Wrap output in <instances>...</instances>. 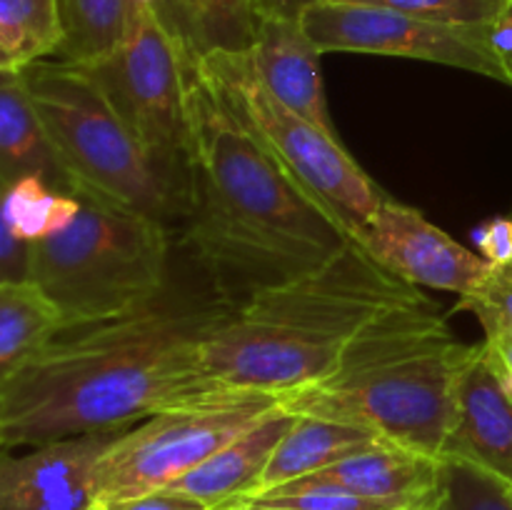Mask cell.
I'll list each match as a JSON object with an SVG mask.
<instances>
[{"label": "cell", "mask_w": 512, "mask_h": 510, "mask_svg": "<svg viewBox=\"0 0 512 510\" xmlns=\"http://www.w3.org/2000/svg\"><path fill=\"white\" fill-rule=\"evenodd\" d=\"M223 308L218 298L165 293L123 318L63 330L0 380L3 448L120 433L135 420L238 390L208 378L200 360V340Z\"/></svg>", "instance_id": "6da1fadb"}, {"label": "cell", "mask_w": 512, "mask_h": 510, "mask_svg": "<svg viewBox=\"0 0 512 510\" xmlns=\"http://www.w3.org/2000/svg\"><path fill=\"white\" fill-rule=\"evenodd\" d=\"M183 240L218 300L238 305L303 275L353 240L238 118L190 53Z\"/></svg>", "instance_id": "7a4b0ae2"}, {"label": "cell", "mask_w": 512, "mask_h": 510, "mask_svg": "<svg viewBox=\"0 0 512 510\" xmlns=\"http://www.w3.org/2000/svg\"><path fill=\"white\" fill-rule=\"evenodd\" d=\"M420 295L353 238L318 268L225 305L200 340L203 370L228 388L285 398L328 378L375 320Z\"/></svg>", "instance_id": "3957f363"}, {"label": "cell", "mask_w": 512, "mask_h": 510, "mask_svg": "<svg viewBox=\"0 0 512 510\" xmlns=\"http://www.w3.org/2000/svg\"><path fill=\"white\" fill-rule=\"evenodd\" d=\"M470 350L448 328L443 308L420 295L375 320L328 378L280 398V408L368 428L443 458L455 378Z\"/></svg>", "instance_id": "277c9868"}, {"label": "cell", "mask_w": 512, "mask_h": 510, "mask_svg": "<svg viewBox=\"0 0 512 510\" xmlns=\"http://www.w3.org/2000/svg\"><path fill=\"white\" fill-rule=\"evenodd\" d=\"M30 103L43 123L73 195L180 228L185 218V173L165 165L85 65L40 60L23 70Z\"/></svg>", "instance_id": "5b68a950"}, {"label": "cell", "mask_w": 512, "mask_h": 510, "mask_svg": "<svg viewBox=\"0 0 512 510\" xmlns=\"http://www.w3.org/2000/svg\"><path fill=\"white\" fill-rule=\"evenodd\" d=\"M80 215L30 248V280L63 310L65 330L123 318L165 295L170 228L78 195Z\"/></svg>", "instance_id": "8992f818"}, {"label": "cell", "mask_w": 512, "mask_h": 510, "mask_svg": "<svg viewBox=\"0 0 512 510\" xmlns=\"http://www.w3.org/2000/svg\"><path fill=\"white\" fill-rule=\"evenodd\" d=\"M198 58L220 85L238 118L355 238L380 208L385 193L355 163L338 135L325 133L323 128L280 103L260 80L250 50L208 53Z\"/></svg>", "instance_id": "52a82bcc"}, {"label": "cell", "mask_w": 512, "mask_h": 510, "mask_svg": "<svg viewBox=\"0 0 512 510\" xmlns=\"http://www.w3.org/2000/svg\"><path fill=\"white\" fill-rule=\"evenodd\" d=\"M275 405H280L275 395L233 390L223 398L163 410L135 430L118 433L100 460V505L168 488Z\"/></svg>", "instance_id": "ba28073f"}, {"label": "cell", "mask_w": 512, "mask_h": 510, "mask_svg": "<svg viewBox=\"0 0 512 510\" xmlns=\"http://www.w3.org/2000/svg\"><path fill=\"white\" fill-rule=\"evenodd\" d=\"M188 63V45L153 8L133 0L118 45L95 63H85L138 138L180 173H185L188 143Z\"/></svg>", "instance_id": "9c48e42d"}, {"label": "cell", "mask_w": 512, "mask_h": 510, "mask_svg": "<svg viewBox=\"0 0 512 510\" xmlns=\"http://www.w3.org/2000/svg\"><path fill=\"white\" fill-rule=\"evenodd\" d=\"M320 53H363L425 60L505 80L488 40V25H458L350 0H320L300 13Z\"/></svg>", "instance_id": "30bf717a"}, {"label": "cell", "mask_w": 512, "mask_h": 510, "mask_svg": "<svg viewBox=\"0 0 512 510\" xmlns=\"http://www.w3.org/2000/svg\"><path fill=\"white\" fill-rule=\"evenodd\" d=\"M360 245L400 280L413 288L470 295L493 270V263L473 253L420 210L388 198L355 235Z\"/></svg>", "instance_id": "8fae6325"}, {"label": "cell", "mask_w": 512, "mask_h": 510, "mask_svg": "<svg viewBox=\"0 0 512 510\" xmlns=\"http://www.w3.org/2000/svg\"><path fill=\"white\" fill-rule=\"evenodd\" d=\"M118 433L73 435L0 460V510H98V468Z\"/></svg>", "instance_id": "7c38bea8"}, {"label": "cell", "mask_w": 512, "mask_h": 510, "mask_svg": "<svg viewBox=\"0 0 512 510\" xmlns=\"http://www.w3.org/2000/svg\"><path fill=\"white\" fill-rule=\"evenodd\" d=\"M443 458L468 460L512 483V385L488 345H473L453 388Z\"/></svg>", "instance_id": "4fadbf2b"}, {"label": "cell", "mask_w": 512, "mask_h": 510, "mask_svg": "<svg viewBox=\"0 0 512 510\" xmlns=\"http://www.w3.org/2000/svg\"><path fill=\"white\" fill-rule=\"evenodd\" d=\"M320 55L323 53L305 33L300 18H283V15L258 18V33L250 48V58L265 88L280 103L308 118L325 133L338 135L325 98Z\"/></svg>", "instance_id": "5bb4252c"}, {"label": "cell", "mask_w": 512, "mask_h": 510, "mask_svg": "<svg viewBox=\"0 0 512 510\" xmlns=\"http://www.w3.org/2000/svg\"><path fill=\"white\" fill-rule=\"evenodd\" d=\"M443 458L378 440L330 468L305 475V483H328L380 500L393 510H425L440 488Z\"/></svg>", "instance_id": "9a60e30c"}, {"label": "cell", "mask_w": 512, "mask_h": 510, "mask_svg": "<svg viewBox=\"0 0 512 510\" xmlns=\"http://www.w3.org/2000/svg\"><path fill=\"white\" fill-rule=\"evenodd\" d=\"M295 420H298V415L275 405L258 423L243 430L238 438L230 440L218 453L210 455L198 468L185 473L183 478H178L168 488L200 500L210 510H218L223 505H233L238 500L248 498L258 488L275 448L288 435Z\"/></svg>", "instance_id": "2e32d148"}, {"label": "cell", "mask_w": 512, "mask_h": 510, "mask_svg": "<svg viewBox=\"0 0 512 510\" xmlns=\"http://www.w3.org/2000/svg\"><path fill=\"white\" fill-rule=\"evenodd\" d=\"M40 175L50 188L70 193L43 123L30 103L23 73L0 70V183Z\"/></svg>", "instance_id": "e0dca14e"}, {"label": "cell", "mask_w": 512, "mask_h": 510, "mask_svg": "<svg viewBox=\"0 0 512 510\" xmlns=\"http://www.w3.org/2000/svg\"><path fill=\"white\" fill-rule=\"evenodd\" d=\"M378 440L385 438H380V435H375L373 430L368 428L298 415L293 428L288 430V435H285V438L280 440L278 448H275L273 458H270L258 488L243 500H250L255 498V495H263L268 493V490L280 488V485L293 483V480L305 478V475H313L318 473V470L330 468V465L340 463V460H345L348 455L370 448V445H375Z\"/></svg>", "instance_id": "ac0fdd59"}, {"label": "cell", "mask_w": 512, "mask_h": 510, "mask_svg": "<svg viewBox=\"0 0 512 510\" xmlns=\"http://www.w3.org/2000/svg\"><path fill=\"white\" fill-rule=\"evenodd\" d=\"M65 330L63 310L35 280L0 283V380Z\"/></svg>", "instance_id": "d6986e66"}, {"label": "cell", "mask_w": 512, "mask_h": 510, "mask_svg": "<svg viewBox=\"0 0 512 510\" xmlns=\"http://www.w3.org/2000/svg\"><path fill=\"white\" fill-rule=\"evenodd\" d=\"M65 25L58 0H0V70L23 73L60 55Z\"/></svg>", "instance_id": "ffe728a7"}, {"label": "cell", "mask_w": 512, "mask_h": 510, "mask_svg": "<svg viewBox=\"0 0 512 510\" xmlns=\"http://www.w3.org/2000/svg\"><path fill=\"white\" fill-rule=\"evenodd\" d=\"M83 200L73 193L50 188L40 175H25L3 188L0 220L13 225L28 243L48 240L63 233L80 215Z\"/></svg>", "instance_id": "44dd1931"}, {"label": "cell", "mask_w": 512, "mask_h": 510, "mask_svg": "<svg viewBox=\"0 0 512 510\" xmlns=\"http://www.w3.org/2000/svg\"><path fill=\"white\" fill-rule=\"evenodd\" d=\"M258 33L255 0H188L183 40L190 53H245Z\"/></svg>", "instance_id": "7402d4cb"}, {"label": "cell", "mask_w": 512, "mask_h": 510, "mask_svg": "<svg viewBox=\"0 0 512 510\" xmlns=\"http://www.w3.org/2000/svg\"><path fill=\"white\" fill-rule=\"evenodd\" d=\"M65 25L60 60L95 63L123 38L128 0H58Z\"/></svg>", "instance_id": "603a6c76"}, {"label": "cell", "mask_w": 512, "mask_h": 510, "mask_svg": "<svg viewBox=\"0 0 512 510\" xmlns=\"http://www.w3.org/2000/svg\"><path fill=\"white\" fill-rule=\"evenodd\" d=\"M425 510H512V483L458 458H443L440 488Z\"/></svg>", "instance_id": "cb8c5ba5"}, {"label": "cell", "mask_w": 512, "mask_h": 510, "mask_svg": "<svg viewBox=\"0 0 512 510\" xmlns=\"http://www.w3.org/2000/svg\"><path fill=\"white\" fill-rule=\"evenodd\" d=\"M458 310L480 320L485 338H512V263L493 265L488 278L458 300Z\"/></svg>", "instance_id": "d4e9b609"}, {"label": "cell", "mask_w": 512, "mask_h": 510, "mask_svg": "<svg viewBox=\"0 0 512 510\" xmlns=\"http://www.w3.org/2000/svg\"><path fill=\"white\" fill-rule=\"evenodd\" d=\"M350 3L383 5V8L403 10L420 18L440 20V23L488 25L512 0H350Z\"/></svg>", "instance_id": "484cf974"}, {"label": "cell", "mask_w": 512, "mask_h": 510, "mask_svg": "<svg viewBox=\"0 0 512 510\" xmlns=\"http://www.w3.org/2000/svg\"><path fill=\"white\" fill-rule=\"evenodd\" d=\"M30 248L10 223L0 220V283L30 280Z\"/></svg>", "instance_id": "4316f807"}, {"label": "cell", "mask_w": 512, "mask_h": 510, "mask_svg": "<svg viewBox=\"0 0 512 510\" xmlns=\"http://www.w3.org/2000/svg\"><path fill=\"white\" fill-rule=\"evenodd\" d=\"M473 243L488 263H512V218H490L473 230Z\"/></svg>", "instance_id": "83f0119b"}, {"label": "cell", "mask_w": 512, "mask_h": 510, "mask_svg": "<svg viewBox=\"0 0 512 510\" xmlns=\"http://www.w3.org/2000/svg\"><path fill=\"white\" fill-rule=\"evenodd\" d=\"M100 508L103 510H210L208 505L200 503V500L170 488L153 490V493H145V495H135V498L113 500V503H103Z\"/></svg>", "instance_id": "f1b7e54d"}, {"label": "cell", "mask_w": 512, "mask_h": 510, "mask_svg": "<svg viewBox=\"0 0 512 510\" xmlns=\"http://www.w3.org/2000/svg\"><path fill=\"white\" fill-rule=\"evenodd\" d=\"M488 40L500 68H503L505 80H508V85L512 88V3L493 23H488Z\"/></svg>", "instance_id": "f546056e"}, {"label": "cell", "mask_w": 512, "mask_h": 510, "mask_svg": "<svg viewBox=\"0 0 512 510\" xmlns=\"http://www.w3.org/2000/svg\"><path fill=\"white\" fill-rule=\"evenodd\" d=\"M133 3H143L153 8L160 15L165 25L183 40V25H185V5L188 0H133ZM185 43V40H183Z\"/></svg>", "instance_id": "4dcf8cb0"}, {"label": "cell", "mask_w": 512, "mask_h": 510, "mask_svg": "<svg viewBox=\"0 0 512 510\" xmlns=\"http://www.w3.org/2000/svg\"><path fill=\"white\" fill-rule=\"evenodd\" d=\"M320 0H255V13L260 15H283V18H300L305 8Z\"/></svg>", "instance_id": "1f68e13d"}, {"label": "cell", "mask_w": 512, "mask_h": 510, "mask_svg": "<svg viewBox=\"0 0 512 510\" xmlns=\"http://www.w3.org/2000/svg\"><path fill=\"white\" fill-rule=\"evenodd\" d=\"M485 345H488L500 373L512 385V338H485Z\"/></svg>", "instance_id": "d6a6232c"}, {"label": "cell", "mask_w": 512, "mask_h": 510, "mask_svg": "<svg viewBox=\"0 0 512 510\" xmlns=\"http://www.w3.org/2000/svg\"><path fill=\"white\" fill-rule=\"evenodd\" d=\"M218 510H285V508H270V505H260V503H233Z\"/></svg>", "instance_id": "836d02e7"}, {"label": "cell", "mask_w": 512, "mask_h": 510, "mask_svg": "<svg viewBox=\"0 0 512 510\" xmlns=\"http://www.w3.org/2000/svg\"><path fill=\"white\" fill-rule=\"evenodd\" d=\"M98 510H103V508H98Z\"/></svg>", "instance_id": "e575fe53"}]
</instances>
